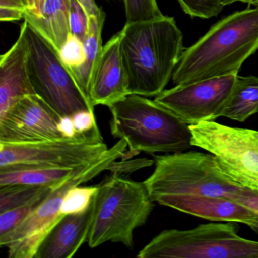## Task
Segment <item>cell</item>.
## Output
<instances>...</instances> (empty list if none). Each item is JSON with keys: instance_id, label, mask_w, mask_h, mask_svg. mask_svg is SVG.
Returning <instances> with one entry per match:
<instances>
[{"instance_id": "4316f807", "label": "cell", "mask_w": 258, "mask_h": 258, "mask_svg": "<svg viewBox=\"0 0 258 258\" xmlns=\"http://www.w3.org/2000/svg\"><path fill=\"white\" fill-rule=\"evenodd\" d=\"M60 55L69 69L79 67L86 59L84 43L71 34L67 43L60 51Z\"/></svg>"}, {"instance_id": "7402d4cb", "label": "cell", "mask_w": 258, "mask_h": 258, "mask_svg": "<svg viewBox=\"0 0 258 258\" xmlns=\"http://www.w3.org/2000/svg\"><path fill=\"white\" fill-rule=\"evenodd\" d=\"M99 185L81 186L71 188L64 196L61 207L62 215L78 214L88 209L98 191Z\"/></svg>"}, {"instance_id": "4dcf8cb0", "label": "cell", "mask_w": 258, "mask_h": 258, "mask_svg": "<svg viewBox=\"0 0 258 258\" xmlns=\"http://www.w3.org/2000/svg\"><path fill=\"white\" fill-rule=\"evenodd\" d=\"M241 205H245L247 208L253 210L258 216V191L252 189L248 187L242 186L232 198ZM253 232L258 235V220L256 224L250 228Z\"/></svg>"}, {"instance_id": "2e32d148", "label": "cell", "mask_w": 258, "mask_h": 258, "mask_svg": "<svg viewBox=\"0 0 258 258\" xmlns=\"http://www.w3.org/2000/svg\"><path fill=\"white\" fill-rule=\"evenodd\" d=\"M27 58L26 40L21 29L15 44L0 57V116L24 96L35 94L28 75Z\"/></svg>"}, {"instance_id": "e575fe53", "label": "cell", "mask_w": 258, "mask_h": 258, "mask_svg": "<svg viewBox=\"0 0 258 258\" xmlns=\"http://www.w3.org/2000/svg\"><path fill=\"white\" fill-rule=\"evenodd\" d=\"M257 2L258 0H244V3L248 4V5L254 6Z\"/></svg>"}, {"instance_id": "8fae6325", "label": "cell", "mask_w": 258, "mask_h": 258, "mask_svg": "<svg viewBox=\"0 0 258 258\" xmlns=\"http://www.w3.org/2000/svg\"><path fill=\"white\" fill-rule=\"evenodd\" d=\"M238 75L176 85L155 96V101L187 124L215 121L222 117Z\"/></svg>"}, {"instance_id": "5bb4252c", "label": "cell", "mask_w": 258, "mask_h": 258, "mask_svg": "<svg viewBox=\"0 0 258 258\" xmlns=\"http://www.w3.org/2000/svg\"><path fill=\"white\" fill-rule=\"evenodd\" d=\"M120 40L118 32L103 46L90 84V101L93 107L109 106L129 95Z\"/></svg>"}, {"instance_id": "277c9868", "label": "cell", "mask_w": 258, "mask_h": 258, "mask_svg": "<svg viewBox=\"0 0 258 258\" xmlns=\"http://www.w3.org/2000/svg\"><path fill=\"white\" fill-rule=\"evenodd\" d=\"M154 208V202L144 182L112 173L99 185L95 196V212L89 234V246L106 242L134 247V232L144 226Z\"/></svg>"}, {"instance_id": "f546056e", "label": "cell", "mask_w": 258, "mask_h": 258, "mask_svg": "<svg viewBox=\"0 0 258 258\" xmlns=\"http://www.w3.org/2000/svg\"><path fill=\"white\" fill-rule=\"evenodd\" d=\"M154 163L155 161L148 159V158H140V159L132 160V161H126L123 159L121 161H115L113 162L108 168V170L112 173L123 175L125 173H133L144 167H150Z\"/></svg>"}, {"instance_id": "44dd1931", "label": "cell", "mask_w": 258, "mask_h": 258, "mask_svg": "<svg viewBox=\"0 0 258 258\" xmlns=\"http://www.w3.org/2000/svg\"><path fill=\"white\" fill-rule=\"evenodd\" d=\"M52 188L29 185L0 187V213L37 202L47 196Z\"/></svg>"}, {"instance_id": "9a60e30c", "label": "cell", "mask_w": 258, "mask_h": 258, "mask_svg": "<svg viewBox=\"0 0 258 258\" xmlns=\"http://www.w3.org/2000/svg\"><path fill=\"white\" fill-rule=\"evenodd\" d=\"M95 212V197L81 214L64 215L45 237L35 258H72L88 240Z\"/></svg>"}, {"instance_id": "30bf717a", "label": "cell", "mask_w": 258, "mask_h": 258, "mask_svg": "<svg viewBox=\"0 0 258 258\" xmlns=\"http://www.w3.org/2000/svg\"><path fill=\"white\" fill-rule=\"evenodd\" d=\"M108 149L102 137L0 143V171L31 167L76 169L94 162Z\"/></svg>"}, {"instance_id": "d6a6232c", "label": "cell", "mask_w": 258, "mask_h": 258, "mask_svg": "<svg viewBox=\"0 0 258 258\" xmlns=\"http://www.w3.org/2000/svg\"><path fill=\"white\" fill-rule=\"evenodd\" d=\"M78 1L82 4L83 7L88 13L89 16H98L102 11V9L98 7L95 0H78Z\"/></svg>"}, {"instance_id": "9c48e42d", "label": "cell", "mask_w": 258, "mask_h": 258, "mask_svg": "<svg viewBox=\"0 0 258 258\" xmlns=\"http://www.w3.org/2000/svg\"><path fill=\"white\" fill-rule=\"evenodd\" d=\"M190 130L193 146L215 155L236 182L258 191V131L215 121L190 125Z\"/></svg>"}, {"instance_id": "5b68a950", "label": "cell", "mask_w": 258, "mask_h": 258, "mask_svg": "<svg viewBox=\"0 0 258 258\" xmlns=\"http://www.w3.org/2000/svg\"><path fill=\"white\" fill-rule=\"evenodd\" d=\"M155 170L144 181L154 202L180 195L226 196L232 199L244 185L229 176L215 155L179 152L155 155Z\"/></svg>"}, {"instance_id": "8992f818", "label": "cell", "mask_w": 258, "mask_h": 258, "mask_svg": "<svg viewBox=\"0 0 258 258\" xmlns=\"http://www.w3.org/2000/svg\"><path fill=\"white\" fill-rule=\"evenodd\" d=\"M234 222L201 224L187 230L166 229L151 240L139 258H258V241L238 235Z\"/></svg>"}, {"instance_id": "e0dca14e", "label": "cell", "mask_w": 258, "mask_h": 258, "mask_svg": "<svg viewBox=\"0 0 258 258\" xmlns=\"http://www.w3.org/2000/svg\"><path fill=\"white\" fill-rule=\"evenodd\" d=\"M71 0H45L38 16L25 17L60 52L71 35Z\"/></svg>"}, {"instance_id": "d590c367", "label": "cell", "mask_w": 258, "mask_h": 258, "mask_svg": "<svg viewBox=\"0 0 258 258\" xmlns=\"http://www.w3.org/2000/svg\"><path fill=\"white\" fill-rule=\"evenodd\" d=\"M254 7H258V2L256 3V4H255Z\"/></svg>"}, {"instance_id": "ac0fdd59", "label": "cell", "mask_w": 258, "mask_h": 258, "mask_svg": "<svg viewBox=\"0 0 258 258\" xmlns=\"http://www.w3.org/2000/svg\"><path fill=\"white\" fill-rule=\"evenodd\" d=\"M105 19V15L103 10L98 16H90L88 34L87 38L83 42L85 49V61L79 67L69 69L83 93L89 100L93 72L103 49L102 34Z\"/></svg>"}, {"instance_id": "cb8c5ba5", "label": "cell", "mask_w": 258, "mask_h": 258, "mask_svg": "<svg viewBox=\"0 0 258 258\" xmlns=\"http://www.w3.org/2000/svg\"><path fill=\"white\" fill-rule=\"evenodd\" d=\"M45 198L46 196L34 203L0 213V237L13 232L18 226H20L38 208Z\"/></svg>"}, {"instance_id": "52a82bcc", "label": "cell", "mask_w": 258, "mask_h": 258, "mask_svg": "<svg viewBox=\"0 0 258 258\" xmlns=\"http://www.w3.org/2000/svg\"><path fill=\"white\" fill-rule=\"evenodd\" d=\"M21 29L26 40L27 67L35 94L61 116H72L86 110L94 111L53 45L26 19Z\"/></svg>"}, {"instance_id": "484cf974", "label": "cell", "mask_w": 258, "mask_h": 258, "mask_svg": "<svg viewBox=\"0 0 258 258\" xmlns=\"http://www.w3.org/2000/svg\"><path fill=\"white\" fill-rule=\"evenodd\" d=\"M90 28V16L78 0H71V34L84 42Z\"/></svg>"}, {"instance_id": "7a4b0ae2", "label": "cell", "mask_w": 258, "mask_h": 258, "mask_svg": "<svg viewBox=\"0 0 258 258\" xmlns=\"http://www.w3.org/2000/svg\"><path fill=\"white\" fill-rule=\"evenodd\" d=\"M258 50V7L235 12L214 24L185 49L172 81L175 85L238 75L243 63Z\"/></svg>"}, {"instance_id": "836d02e7", "label": "cell", "mask_w": 258, "mask_h": 258, "mask_svg": "<svg viewBox=\"0 0 258 258\" xmlns=\"http://www.w3.org/2000/svg\"><path fill=\"white\" fill-rule=\"evenodd\" d=\"M220 2L224 7H226V6L231 5V4H235L236 2L244 3V0H220Z\"/></svg>"}, {"instance_id": "603a6c76", "label": "cell", "mask_w": 258, "mask_h": 258, "mask_svg": "<svg viewBox=\"0 0 258 258\" xmlns=\"http://www.w3.org/2000/svg\"><path fill=\"white\" fill-rule=\"evenodd\" d=\"M126 23L152 20L162 17L156 0H123Z\"/></svg>"}, {"instance_id": "3957f363", "label": "cell", "mask_w": 258, "mask_h": 258, "mask_svg": "<svg viewBox=\"0 0 258 258\" xmlns=\"http://www.w3.org/2000/svg\"><path fill=\"white\" fill-rule=\"evenodd\" d=\"M108 107L111 135L126 140L128 154L174 153L193 146L189 125L156 101L128 95Z\"/></svg>"}, {"instance_id": "83f0119b", "label": "cell", "mask_w": 258, "mask_h": 258, "mask_svg": "<svg viewBox=\"0 0 258 258\" xmlns=\"http://www.w3.org/2000/svg\"><path fill=\"white\" fill-rule=\"evenodd\" d=\"M27 10L26 0H0V20L13 22L24 19Z\"/></svg>"}, {"instance_id": "ffe728a7", "label": "cell", "mask_w": 258, "mask_h": 258, "mask_svg": "<svg viewBox=\"0 0 258 258\" xmlns=\"http://www.w3.org/2000/svg\"><path fill=\"white\" fill-rule=\"evenodd\" d=\"M78 168L31 167L4 170L0 171V187L10 185L53 187L72 176Z\"/></svg>"}, {"instance_id": "7c38bea8", "label": "cell", "mask_w": 258, "mask_h": 258, "mask_svg": "<svg viewBox=\"0 0 258 258\" xmlns=\"http://www.w3.org/2000/svg\"><path fill=\"white\" fill-rule=\"evenodd\" d=\"M61 117L37 94L24 96L0 116V143L19 144L64 139L58 127Z\"/></svg>"}, {"instance_id": "d6986e66", "label": "cell", "mask_w": 258, "mask_h": 258, "mask_svg": "<svg viewBox=\"0 0 258 258\" xmlns=\"http://www.w3.org/2000/svg\"><path fill=\"white\" fill-rule=\"evenodd\" d=\"M258 113V78L238 75L222 117L244 122Z\"/></svg>"}, {"instance_id": "ba28073f", "label": "cell", "mask_w": 258, "mask_h": 258, "mask_svg": "<svg viewBox=\"0 0 258 258\" xmlns=\"http://www.w3.org/2000/svg\"><path fill=\"white\" fill-rule=\"evenodd\" d=\"M127 143L120 139L99 159L83 166L62 182L52 187L38 208L13 232L0 237V246L8 249L10 258H35L45 237L63 217L61 207L68 191L92 180L113 162L123 158Z\"/></svg>"}, {"instance_id": "d4e9b609", "label": "cell", "mask_w": 258, "mask_h": 258, "mask_svg": "<svg viewBox=\"0 0 258 258\" xmlns=\"http://www.w3.org/2000/svg\"><path fill=\"white\" fill-rule=\"evenodd\" d=\"M178 2L185 14L204 19L216 17L224 7L220 0H178Z\"/></svg>"}, {"instance_id": "f1b7e54d", "label": "cell", "mask_w": 258, "mask_h": 258, "mask_svg": "<svg viewBox=\"0 0 258 258\" xmlns=\"http://www.w3.org/2000/svg\"><path fill=\"white\" fill-rule=\"evenodd\" d=\"M77 133L81 136H88L99 132L94 111H81L72 115Z\"/></svg>"}, {"instance_id": "6da1fadb", "label": "cell", "mask_w": 258, "mask_h": 258, "mask_svg": "<svg viewBox=\"0 0 258 258\" xmlns=\"http://www.w3.org/2000/svg\"><path fill=\"white\" fill-rule=\"evenodd\" d=\"M120 33L128 93L146 97L161 94L185 50L174 18L126 23Z\"/></svg>"}, {"instance_id": "4fadbf2b", "label": "cell", "mask_w": 258, "mask_h": 258, "mask_svg": "<svg viewBox=\"0 0 258 258\" xmlns=\"http://www.w3.org/2000/svg\"><path fill=\"white\" fill-rule=\"evenodd\" d=\"M159 205L215 222H234L252 228L257 223L256 213L226 196L180 195L162 197Z\"/></svg>"}, {"instance_id": "1f68e13d", "label": "cell", "mask_w": 258, "mask_h": 258, "mask_svg": "<svg viewBox=\"0 0 258 258\" xmlns=\"http://www.w3.org/2000/svg\"><path fill=\"white\" fill-rule=\"evenodd\" d=\"M27 10L25 17H36L38 16L43 8L45 0H26ZM24 18V19H25Z\"/></svg>"}]
</instances>
